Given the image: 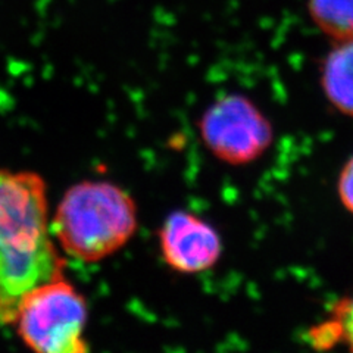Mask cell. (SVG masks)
I'll use <instances>...</instances> for the list:
<instances>
[{
	"label": "cell",
	"instance_id": "cell-1",
	"mask_svg": "<svg viewBox=\"0 0 353 353\" xmlns=\"http://www.w3.org/2000/svg\"><path fill=\"white\" fill-rule=\"evenodd\" d=\"M62 268L46 181L31 171L0 170V324L14 323L24 297Z\"/></svg>",
	"mask_w": 353,
	"mask_h": 353
},
{
	"label": "cell",
	"instance_id": "cell-3",
	"mask_svg": "<svg viewBox=\"0 0 353 353\" xmlns=\"http://www.w3.org/2000/svg\"><path fill=\"white\" fill-rule=\"evenodd\" d=\"M87 303L59 274L37 285L21 302L14 324L24 343L40 353L88 352L84 331Z\"/></svg>",
	"mask_w": 353,
	"mask_h": 353
},
{
	"label": "cell",
	"instance_id": "cell-4",
	"mask_svg": "<svg viewBox=\"0 0 353 353\" xmlns=\"http://www.w3.org/2000/svg\"><path fill=\"white\" fill-rule=\"evenodd\" d=\"M206 149L228 165H248L270 149L274 130L270 119L249 97L231 93L209 106L199 123Z\"/></svg>",
	"mask_w": 353,
	"mask_h": 353
},
{
	"label": "cell",
	"instance_id": "cell-9",
	"mask_svg": "<svg viewBox=\"0 0 353 353\" xmlns=\"http://www.w3.org/2000/svg\"><path fill=\"white\" fill-rule=\"evenodd\" d=\"M337 193L341 205L353 215V157L349 158L339 175Z\"/></svg>",
	"mask_w": 353,
	"mask_h": 353
},
{
	"label": "cell",
	"instance_id": "cell-7",
	"mask_svg": "<svg viewBox=\"0 0 353 353\" xmlns=\"http://www.w3.org/2000/svg\"><path fill=\"white\" fill-rule=\"evenodd\" d=\"M305 341L315 350L339 346L353 350V296L337 301L324 319L309 327Z\"/></svg>",
	"mask_w": 353,
	"mask_h": 353
},
{
	"label": "cell",
	"instance_id": "cell-5",
	"mask_svg": "<svg viewBox=\"0 0 353 353\" xmlns=\"http://www.w3.org/2000/svg\"><path fill=\"white\" fill-rule=\"evenodd\" d=\"M159 248L171 270L199 274L215 267L223 253V241L218 231L201 216L175 211L165 218L159 230Z\"/></svg>",
	"mask_w": 353,
	"mask_h": 353
},
{
	"label": "cell",
	"instance_id": "cell-6",
	"mask_svg": "<svg viewBox=\"0 0 353 353\" xmlns=\"http://www.w3.org/2000/svg\"><path fill=\"white\" fill-rule=\"evenodd\" d=\"M321 87L340 114L353 118V39L336 41L323 62Z\"/></svg>",
	"mask_w": 353,
	"mask_h": 353
},
{
	"label": "cell",
	"instance_id": "cell-8",
	"mask_svg": "<svg viewBox=\"0 0 353 353\" xmlns=\"http://www.w3.org/2000/svg\"><path fill=\"white\" fill-rule=\"evenodd\" d=\"M316 27L334 41L353 39V0H307Z\"/></svg>",
	"mask_w": 353,
	"mask_h": 353
},
{
	"label": "cell",
	"instance_id": "cell-2",
	"mask_svg": "<svg viewBox=\"0 0 353 353\" xmlns=\"http://www.w3.org/2000/svg\"><path fill=\"white\" fill-rule=\"evenodd\" d=\"M137 225L134 199L117 184L90 180L68 189L50 219L61 249L84 263L114 255L134 236Z\"/></svg>",
	"mask_w": 353,
	"mask_h": 353
}]
</instances>
